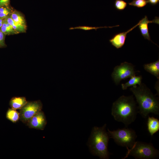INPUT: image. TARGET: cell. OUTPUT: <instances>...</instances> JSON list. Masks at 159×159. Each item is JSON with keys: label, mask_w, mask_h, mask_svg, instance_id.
<instances>
[{"label": "cell", "mask_w": 159, "mask_h": 159, "mask_svg": "<svg viewBox=\"0 0 159 159\" xmlns=\"http://www.w3.org/2000/svg\"><path fill=\"white\" fill-rule=\"evenodd\" d=\"M138 107L133 95H122L112 104L111 114L114 119L127 127L135 120Z\"/></svg>", "instance_id": "1"}, {"label": "cell", "mask_w": 159, "mask_h": 159, "mask_svg": "<svg viewBox=\"0 0 159 159\" xmlns=\"http://www.w3.org/2000/svg\"><path fill=\"white\" fill-rule=\"evenodd\" d=\"M130 90L134 95L138 104V113L146 118L150 113L159 115L158 98L143 83L132 87Z\"/></svg>", "instance_id": "2"}, {"label": "cell", "mask_w": 159, "mask_h": 159, "mask_svg": "<svg viewBox=\"0 0 159 159\" xmlns=\"http://www.w3.org/2000/svg\"><path fill=\"white\" fill-rule=\"evenodd\" d=\"M106 127L105 124L101 127H94L88 144L92 153L103 159H109L110 155L108 149L110 138L106 132Z\"/></svg>", "instance_id": "3"}, {"label": "cell", "mask_w": 159, "mask_h": 159, "mask_svg": "<svg viewBox=\"0 0 159 159\" xmlns=\"http://www.w3.org/2000/svg\"><path fill=\"white\" fill-rule=\"evenodd\" d=\"M126 148L127 151L123 159L130 156H132L137 159H155L159 156L158 150L155 148L151 143L138 141L135 142L130 148Z\"/></svg>", "instance_id": "4"}, {"label": "cell", "mask_w": 159, "mask_h": 159, "mask_svg": "<svg viewBox=\"0 0 159 159\" xmlns=\"http://www.w3.org/2000/svg\"><path fill=\"white\" fill-rule=\"evenodd\" d=\"M110 138H112L118 145L130 148L133 146L137 138L134 130L131 128H124L111 131L108 129Z\"/></svg>", "instance_id": "5"}, {"label": "cell", "mask_w": 159, "mask_h": 159, "mask_svg": "<svg viewBox=\"0 0 159 159\" xmlns=\"http://www.w3.org/2000/svg\"><path fill=\"white\" fill-rule=\"evenodd\" d=\"M134 66L127 62L121 63L115 66L111 74L112 79L116 85H118L122 80L130 78L135 75Z\"/></svg>", "instance_id": "6"}, {"label": "cell", "mask_w": 159, "mask_h": 159, "mask_svg": "<svg viewBox=\"0 0 159 159\" xmlns=\"http://www.w3.org/2000/svg\"><path fill=\"white\" fill-rule=\"evenodd\" d=\"M42 108V104L39 100L28 102L20 109V120L26 123L34 115L41 110Z\"/></svg>", "instance_id": "7"}, {"label": "cell", "mask_w": 159, "mask_h": 159, "mask_svg": "<svg viewBox=\"0 0 159 159\" xmlns=\"http://www.w3.org/2000/svg\"><path fill=\"white\" fill-rule=\"evenodd\" d=\"M47 123L44 112L41 110L31 118L26 125L30 128L43 130Z\"/></svg>", "instance_id": "8"}, {"label": "cell", "mask_w": 159, "mask_h": 159, "mask_svg": "<svg viewBox=\"0 0 159 159\" xmlns=\"http://www.w3.org/2000/svg\"><path fill=\"white\" fill-rule=\"evenodd\" d=\"M138 25L139 22L127 31L115 34L109 40L110 42L112 45L117 49L121 48L125 44L127 34L138 26Z\"/></svg>", "instance_id": "9"}, {"label": "cell", "mask_w": 159, "mask_h": 159, "mask_svg": "<svg viewBox=\"0 0 159 159\" xmlns=\"http://www.w3.org/2000/svg\"><path fill=\"white\" fill-rule=\"evenodd\" d=\"M159 19L158 17L152 21L148 20L146 16L139 22L138 27L142 35L145 39H147L149 41H151L150 36L149 35L148 27V24L149 23H155L159 24Z\"/></svg>", "instance_id": "10"}, {"label": "cell", "mask_w": 159, "mask_h": 159, "mask_svg": "<svg viewBox=\"0 0 159 159\" xmlns=\"http://www.w3.org/2000/svg\"><path fill=\"white\" fill-rule=\"evenodd\" d=\"M148 130L151 136L159 130V120L153 117L148 116L147 121Z\"/></svg>", "instance_id": "11"}, {"label": "cell", "mask_w": 159, "mask_h": 159, "mask_svg": "<svg viewBox=\"0 0 159 159\" xmlns=\"http://www.w3.org/2000/svg\"><path fill=\"white\" fill-rule=\"evenodd\" d=\"M28 102L25 97H14L11 99L9 104L11 108L13 109L20 110Z\"/></svg>", "instance_id": "12"}, {"label": "cell", "mask_w": 159, "mask_h": 159, "mask_svg": "<svg viewBox=\"0 0 159 159\" xmlns=\"http://www.w3.org/2000/svg\"><path fill=\"white\" fill-rule=\"evenodd\" d=\"M144 69L148 72L159 79V60L143 65Z\"/></svg>", "instance_id": "13"}, {"label": "cell", "mask_w": 159, "mask_h": 159, "mask_svg": "<svg viewBox=\"0 0 159 159\" xmlns=\"http://www.w3.org/2000/svg\"><path fill=\"white\" fill-rule=\"evenodd\" d=\"M130 78V79L127 82L121 84L122 88L123 90H126L130 87H136L137 85H139L142 83V77L141 76H137L134 75Z\"/></svg>", "instance_id": "14"}, {"label": "cell", "mask_w": 159, "mask_h": 159, "mask_svg": "<svg viewBox=\"0 0 159 159\" xmlns=\"http://www.w3.org/2000/svg\"><path fill=\"white\" fill-rule=\"evenodd\" d=\"M6 117L13 123H16L20 119V114L16 110L9 108L6 112Z\"/></svg>", "instance_id": "15"}, {"label": "cell", "mask_w": 159, "mask_h": 159, "mask_svg": "<svg viewBox=\"0 0 159 159\" xmlns=\"http://www.w3.org/2000/svg\"><path fill=\"white\" fill-rule=\"evenodd\" d=\"M5 19L18 33L24 32L26 31V26L22 25L15 22L10 16Z\"/></svg>", "instance_id": "16"}, {"label": "cell", "mask_w": 159, "mask_h": 159, "mask_svg": "<svg viewBox=\"0 0 159 159\" xmlns=\"http://www.w3.org/2000/svg\"><path fill=\"white\" fill-rule=\"evenodd\" d=\"M1 31L5 35L13 34H17L12 27L4 19L1 28Z\"/></svg>", "instance_id": "17"}, {"label": "cell", "mask_w": 159, "mask_h": 159, "mask_svg": "<svg viewBox=\"0 0 159 159\" xmlns=\"http://www.w3.org/2000/svg\"><path fill=\"white\" fill-rule=\"evenodd\" d=\"M10 16L15 22L22 25L26 26L25 20L24 17L18 11H13L11 12Z\"/></svg>", "instance_id": "18"}, {"label": "cell", "mask_w": 159, "mask_h": 159, "mask_svg": "<svg viewBox=\"0 0 159 159\" xmlns=\"http://www.w3.org/2000/svg\"><path fill=\"white\" fill-rule=\"evenodd\" d=\"M11 13V10L9 6H0V18L5 19L9 16Z\"/></svg>", "instance_id": "19"}, {"label": "cell", "mask_w": 159, "mask_h": 159, "mask_svg": "<svg viewBox=\"0 0 159 159\" xmlns=\"http://www.w3.org/2000/svg\"><path fill=\"white\" fill-rule=\"evenodd\" d=\"M148 3V0H133L128 4L130 6L138 8H142L145 6Z\"/></svg>", "instance_id": "20"}, {"label": "cell", "mask_w": 159, "mask_h": 159, "mask_svg": "<svg viewBox=\"0 0 159 159\" xmlns=\"http://www.w3.org/2000/svg\"><path fill=\"white\" fill-rule=\"evenodd\" d=\"M119 25H117L116 26H114L112 27H92V26H78L75 27H72L69 28L70 30L74 29H80L83 30H84L85 31L87 30H91L95 29L96 30L97 29L101 28H111L113 27L117 26H119Z\"/></svg>", "instance_id": "21"}, {"label": "cell", "mask_w": 159, "mask_h": 159, "mask_svg": "<svg viewBox=\"0 0 159 159\" xmlns=\"http://www.w3.org/2000/svg\"><path fill=\"white\" fill-rule=\"evenodd\" d=\"M127 3L123 0H116L114 5L117 10L121 11L124 9L127 6Z\"/></svg>", "instance_id": "22"}, {"label": "cell", "mask_w": 159, "mask_h": 159, "mask_svg": "<svg viewBox=\"0 0 159 159\" xmlns=\"http://www.w3.org/2000/svg\"><path fill=\"white\" fill-rule=\"evenodd\" d=\"M5 35L0 30V48L5 47L6 46L5 42Z\"/></svg>", "instance_id": "23"}, {"label": "cell", "mask_w": 159, "mask_h": 159, "mask_svg": "<svg viewBox=\"0 0 159 159\" xmlns=\"http://www.w3.org/2000/svg\"><path fill=\"white\" fill-rule=\"evenodd\" d=\"M10 0H0V6H9Z\"/></svg>", "instance_id": "24"}, {"label": "cell", "mask_w": 159, "mask_h": 159, "mask_svg": "<svg viewBox=\"0 0 159 159\" xmlns=\"http://www.w3.org/2000/svg\"><path fill=\"white\" fill-rule=\"evenodd\" d=\"M148 3H150L152 5H155L157 4L159 1L158 0H148Z\"/></svg>", "instance_id": "25"}, {"label": "cell", "mask_w": 159, "mask_h": 159, "mask_svg": "<svg viewBox=\"0 0 159 159\" xmlns=\"http://www.w3.org/2000/svg\"><path fill=\"white\" fill-rule=\"evenodd\" d=\"M4 19L0 18V30L2 25Z\"/></svg>", "instance_id": "26"}, {"label": "cell", "mask_w": 159, "mask_h": 159, "mask_svg": "<svg viewBox=\"0 0 159 159\" xmlns=\"http://www.w3.org/2000/svg\"></svg>", "instance_id": "27"}]
</instances>
